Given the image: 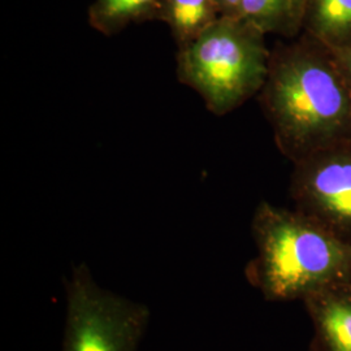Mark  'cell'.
<instances>
[{
  "label": "cell",
  "instance_id": "5",
  "mask_svg": "<svg viewBox=\"0 0 351 351\" xmlns=\"http://www.w3.org/2000/svg\"><path fill=\"white\" fill-rule=\"evenodd\" d=\"M289 190L294 210L351 246V138L295 162Z\"/></svg>",
  "mask_w": 351,
  "mask_h": 351
},
{
  "label": "cell",
  "instance_id": "1",
  "mask_svg": "<svg viewBox=\"0 0 351 351\" xmlns=\"http://www.w3.org/2000/svg\"><path fill=\"white\" fill-rule=\"evenodd\" d=\"M259 101L275 142L293 163L351 138V91L333 53L315 40L271 51Z\"/></svg>",
  "mask_w": 351,
  "mask_h": 351
},
{
  "label": "cell",
  "instance_id": "8",
  "mask_svg": "<svg viewBox=\"0 0 351 351\" xmlns=\"http://www.w3.org/2000/svg\"><path fill=\"white\" fill-rule=\"evenodd\" d=\"M303 26L329 50L351 46V0H307Z\"/></svg>",
  "mask_w": 351,
  "mask_h": 351
},
{
  "label": "cell",
  "instance_id": "3",
  "mask_svg": "<svg viewBox=\"0 0 351 351\" xmlns=\"http://www.w3.org/2000/svg\"><path fill=\"white\" fill-rule=\"evenodd\" d=\"M264 37L242 17L221 16L177 50V78L201 97L210 112H233L263 88L271 58Z\"/></svg>",
  "mask_w": 351,
  "mask_h": 351
},
{
  "label": "cell",
  "instance_id": "2",
  "mask_svg": "<svg viewBox=\"0 0 351 351\" xmlns=\"http://www.w3.org/2000/svg\"><path fill=\"white\" fill-rule=\"evenodd\" d=\"M251 232L256 254L245 275L267 301H303L351 281L350 245L297 210L261 202Z\"/></svg>",
  "mask_w": 351,
  "mask_h": 351
},
{
  "label": "cell",
  "instance_id": "10",
  "mask_svg": "<svg viewBox=\"0 0 351 351\" xmlns=\"http://www.w3.org/2000/svg\"><path fill=\"white\" fill-rule=\"evenodd\" d=\"M307 0H243L239 17L263 33L293 37L303 26Z\"/></svg>",
  "mask_w": 351,
  "mask_h": 351
},
{
  "label": "cell",
  "instance_id": "12",
  "mask_svg": "<svg viewBox=\"0 0 351 351\" xmlns=\"http://www.w3.org/2000/svg\"><path fill=\"white\" fill-rule=\"evenodd\" d=\"M223 16L239 17L243 0H216Z\"/></svg>",
  "mask_w": 351,
  "mask_h": 351
},
{
  "label": "cell",
  "instance_id": "9",
  "mask_svg": "<svg viewBox=\"0 0 351 351\" xmlns=\"http://www.w3.org/2000/svg\"><path fill=\"white\" fill-rule=\"evenodd\" d=\"M163 0H94L88 7V25L112 37L132 24L158 21Z\"/></svg>",
  "mask_w": 351,
  "mask_h": 351
},
{
  "label": "cell",
  "instance_id": "11",
  "mask_svg": "<svg viewBox=\"0 0 351 351\" xmlns=\"http://www.w3.org/2000/svg\"><path fill=\"white\" fill-rule=\"evenodd\" d=\"M336 63L339 64V69L346 80V84L351 91V46L339 50H330Z\"/></svg>",
  "mask_w": 351,
  "mask_h": 351
},
{
  "label": "cell",
  "instance_id": "7",
  "mask_svg": "<svg viewBox=\"0 0 351 351\" xmlns=\"http://www.w3.org/2000/svg\"><path fill=\"white\" fill-rule=\"evenodd\" d=\"M221 16L216 0H163L158 21L169 27L178 50L201 37Z\"/></svg>",
  "mask_w": 351,
  "mask_h": 351
},
{
  "label": "cell",
  "instance_id": "4",
  "mask_svg": "<svg viewBox=\"0 0 351 351\" xmlns=\"http://www.w3.org/2000/svg\"><path fill=\"white\" fill-rule=\"evenodd\" d=\"M62 351H137L150 322L139 302L101 288L88 264L72 269L65 284Z\"/></svg>",
  "mask_w": 351,
  "mask_h": 351
},
{
  "label": "cell",
  "instance_id": "6",
  "mask_svg": "<svg viewBox=\"0 0 351 351\" xmlns=\"http://www.w3.org/2000/svg\"><path fill=\"white\" fill-rule=\"evenodd\" d=\"M313 323L310 351H351V281L303 300Z\"/></svg>",
  "mask_w": 351,
  "mask_h": 351
}]
</instances>
